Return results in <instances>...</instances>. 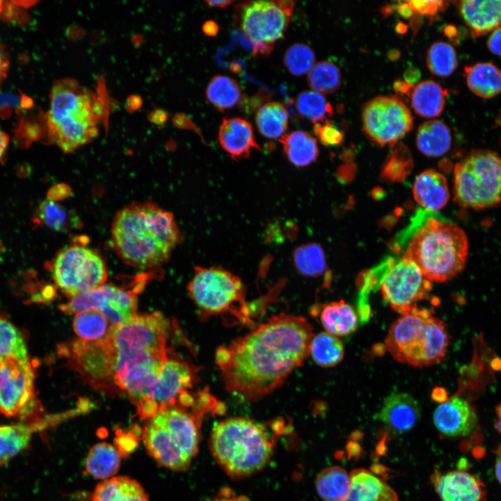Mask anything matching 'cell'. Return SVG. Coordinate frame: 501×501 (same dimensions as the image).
Instances as JSON below:
<instances>
[{
	"label": "cell",
	"mask_w": 501,
	"mask_h": 501,
	"mask_svg": "<svg viewBox=\"0 0 501 501\" xmlns=\"http://www.w3.org/2000/svg\"><path fill=\"white\" fill-rule=\"evenodd\" d=\"M34 380V369L29 360L0 359V413L30 425L39 421L42 410Z\"/></svg>",
	"instance_id": "4fadbf2b"
},
{
	"label": "cell",
	"mask_w": 501,
	"mask_h": 501,
	"mask_svg": "<svg viewBox=\"0 0 501 501\" xmlns=\"http://www.w3.org/2000/svg\"><path fill=\"white\" fill-rule=\"evenodd\" d=\"M363 132L374 143L394 146L413 127V117L404 102L381 95L367 102L362 111Z\"/></svg>",
	"instance_id": "5bb4252c"
},
{
	"label": "cell",
	"mask_w": 501,
	"mask_h": 501,
	"mask_svg": "<svg viewBox=\"0 0 501 501\" xmlns=\"http://www.w3.org/2000/svg\"><path fill=\"white\" fill-rule=\"evenodd\" d=\"M394 10L404 19H411L415 13L406 1L397 2L394 5Z\"/></svg>",
	"instance_id": "816d5d0a"
},
{
	"label": "cell",
	"mask_w": 501,
	"mask_h": 501,
	"mask_svg": "<svg viewBox=\"0 0 501 501\" xmlns=\"http://www.w3.org/2000/svg\"><path fill=\"white\" fill-rule=\"evenodd\" d=\"M350 484V475L337 466L326 468L316 480L317 493L325 501H340L347 494Z\"/></svg>",
	"instance_id": "74e56055"
},
{
	"label": "cell",
	"mask_w": 501,
	"mask_h": 501,
	"mask_svg": "<svg viewBox=\"0 0 501 501\" xmlns=\"http://www.w3.org/2000/svg\"><path fill=\"white\" fill-rule=\"evenodd\" d=\"M308 83L314 91L331 94L335 92L341 85V72L335 63L322 61L316 63L308 73Z\"/></svg>",
	"instance_id": "7bdbcfd3"
},
{
	"label": "cell",
	"mask_w": 501,
	"mask_h": 501,
	"mask_svg": "<svg viewBox=\"0 0 501 501\" xmlns=\"http://www.w3.org/2000/svg\"><path fill=\"white\" fill-rule=\"evenodd\" d=\"M106 101L73 79L57 81L47 113L48 139L61 150L72 152L95 138L99 124L107 117Z\"/></svg>",
	"instance_id": "5b68a950"
},
{
	"label": "cell",
	"mask_w": 501,
	"mask_h": 501,
	"mask_svg": "<svg viewBox=\"0 0 501 501\" xmlns=\"http://www.w3.org/2000/svg\"><path fill=\"white\" fill-rule=\"evenodd\" d=\"M9 67V61L6 51L0 44V84L6 78Z\"/></svg>",
	"instance_id": "f5cc1de1"
},
{
	"label": "cell",
	"mask_w": 501,
	"mask_h": 501,
	"mask_svg": "<svg viewBox=\"0 0 501 501\" xmlns=\"http://www.w3.org/2000/svg\"><path fill=\"white\" fill-rule=\"evenodd\" d=\"M468 254L464 231L437 214L415 232L402 258L413 262L429 281L445 282L463 269Z\"/></svg>",
	"instance_id": "8992f818"
},
{
	"label": "cell",
	"mask_w": 501,
	"mask_h": 501,
	"mask_svg": "<svg viewBox=\"0 0 501 501\" xmlns=\"http://www.w3.org/2000/svg\"><path fill=\"white\" fill-rule=\"evenodd\" d=\"M167 118V113L164 111H157L152 113L151 120L154 122L159 125L164 123Z\"/></svg>",
	"instance_id": "91938a15"
},
{
	"label": "cell",
	"mask_w": 501,
	"mask_h": 501,
	"mask_svg": "<svg viewBox=\"0 0 501 501\" xmlns=\"http://www.w3.org/2000/svg\"><path fill=\"white\" fill-rule=\"evenodd\" d=\"M33 429L23 422L0 424V467L28 447Z\"/></svg>",
	"instance_id": "e575fe53"
},
{
	"label": "cell",
	"mask_w": 501,
	"mask_h": 501,
	"mask_svg": "<svg viewBox=\"0 0 501 501\" xmlns=\"http://www.w3.org/2000/svg\"><path fill=\"white\" fill-rule=\"evenodd\" d=\"M434 484L442 501H486V489L474 475L454 470L434 476Z\"/></svg>",
	"instance_id": "d6986e66"
},
{
	"label": "cell",
	"mask_w": 501,
	"mask_h": 501,
	"mask_svg": "<svg viewBox=\"0 0 501 501\" xmlns=\"http://www.w3.org/2000/svg\"><path fill=\"white\" fill-rule=\"evenodd\" d=\"M204 33L208 36H214L219 30L218 25L213 20L205 22L202 27Z\"/></svg>",
	"instance_id": "11a10c76"
},
{
	"label": "cell",
	"mask_w": 501,
	"mask_h": 501,
	"mask_svg": "<svg viewBox=\"0 0 501 501\" xmlns=\"http://www.w3.org/2000/svg\"><path fill=\"white\" fill-rule=\"evenodd\" d=\"M433 312L418 307L401 315L391 325L385 344L396 360L415 367L442 361L449 346V335L445 323Z\"/></svg>",
	"instance_id": "ba28073f"
},
{
	"label": "cell",
	"mask_w": 501,
	"mask_h": 501,
	"mask_svg": "<svg viewBox=\"0 0 501 501\" xmlns=\"http://www.w3.org/2000/svg\"><path fill=\"white\" fill-rule=\"evenodd\" d=\"M318 311L322 326L330 334L345 336L356 329L358 317L356 311L344 300L324 304Z\"/></svg>",
	"instance_id": "484cf974"
},
{
	"label": "cell",
	"mask_w": 501,
	"mask_h": 501,
	"mask_svg": "<svg viewBox=\"0 0 501 501\" xmlns=\"http://www.w3.org/2000/svg\"><path fill=\"white\" fill-rule=\"evenodd\" d=\"M464 76L468 88L480 97L491 98L501 93V71L492 63L466 66Z\"/></svg>",
	"instance_id": "83f0119b"
},
{
	"label": "cell",
	"mask_w": 501,
	"mask_h": 501,
	"mask_svg": "<svg viewBox=\"0 0 501 501\" xmlns=\"http://www.w3.org/2000/svg\"><path fill=\"white\" fill-rule=\"evenodd\" d=\"M413 168V159L409 150L403 144H396L382 170L385 180L392 182L403 180Z\"/></svg>",
	"instance_id": "ee69618b"
},
{
	"label": "cell",
	"mask_w": 501,
	"mask_h": 501,
	"mask_svg": "<svg viewBox=\"0 0 501 501\" xmlns=\"http://www.w3.org/2000/svg\"><path fill=\"white\" fill-rule=\"evenodd\" d=\"M298 112L314 124L324 122L333 114L331 104L326 97L314 90L303 91L296 99Z\"/></svg>",
	"instance_id": "60d3db41"
},
{
	"label": "cell",
	"mask_w": 501,
	"mask_h": 501,
	"mask_svg": "<svg viewBox=\"0 0 501 501\" xmlns=\"http://www.w3.org/2000/svg\"><path fill=\"white\" fill-rule=\"evenodd\" d=\"M426 63L433 74L440 77H449L458 66L455 49L448 42H435L427 51Z\"/></svg>",
	"instance_id": "ab89813d"
},
{
	"label": "cell",
	"mask_w": 501,
	"mask_h": 501,
	"mask_svg": "<svg viewBox=\"0 0 501 501\" xmlns=\"http://www.w3.org/2000/svg\"><path fill=\"white\" fill-rule=\"evenodd\" d=\"M111 237L121 260L141 270L166 262L181 239L173 214L152 202H133L119 211Z\"/></svg>",
	"instance_id": "3957f363"
},
{
	"label": "cell",
	"mask_w": 501,
	"mask_h": 501,
	"mask_svg": "<svg viewBox=\"0 0 501 501\" xmlns=\"http://www.w3.org/2000/svg\"><path fill=\"white\" fill-rule=\"evenodd\" d=\"M34 221L57 232L69 231L78 228L79 224V219L74 212L50 198L40 202Z\"/></svg>",
	"instance_id": "d6a6232c"
},
{
	"label": "cell",
	"mask_w": 501,
	"mask_h": 501,
	"mask_svg": "<svg viewBox=\"0 0 501 501\" xmlns=\"http://www.w3.org/2000/svg\"><path fill=\"white\" fill-rule=\"evenodd\" d=\"M400 53L398 50H390L388 53V57L392 61L397 60L399 57Z\"/></svg>",
	"instance_id": "e7e4bbea"
},
{
	"label": "cell",
	"mask_w": 501,
	"mask_h": 501,
	"mask_svg": "<svg viewBox=\"0 0 501 501\" xmlns=\"http://www.w3.org/2000/svg\"><path fill=\"white\" fill-rule=\"evenodd\" d=\"M447 90L434 80L420 82L411 94L415 112L421 117L432 118L439 116L445 106Z\"/></svg>",
	"instance_id": "4316f807"
},
{
	"label": "cell",
	"mask_w": 501,
	"mask_h": 501,
	"mask_svg": "<svg viewBox=\"0 0 501 501\" xmlns=\"http://www.w3.org/2000/svg\"><path fill=\"white\" fill-rule=\"evenodd\" d=\"M313 132L319 141L325 146L340 145L344 140L342 132L328 120L315 123Z\"/></svg>",
	"instance_id": "bcb514c9"
},
{
	"label": "cell",
	"mask_w": 501,
	"mask_h": 501,
	"mask_svg": "<svg viewBox=\"0 0 501 501\" xmlns=\"http://www.w3.org/2000/svg\"><path fill=\"white\" fill-rule=\"evenodd\" d=\"M224 408L205 387L198 390L193 406L162 410L148 420L143 430L141 438L148 453L160 466L175 472L186 470L198 450L205 415L218 414Z\"/></svg>",
	"instance_id": "277c9868"
},
{
	"label": "cell",
	"mask_w": 501,
	"mask_h": 501,
	"mask_svg": "<svg viewBox=\"0 0 501 501\" xmlns=\"http://www.w3.org/2000/svg\"><path fill=\"white\" fill-rule=\"evenodd\" d=\"M293 261L298 272L307 277L320 276L326 269L324 250L316 243L298 246L294 251Z\"/></svg>",
	"instance_id": "f35d334b"
},
{
	"label": "cell",
	"mask_w": 501,
	"mask_h": 501,
	"mask_svg": "<svg viewBox=\"0 0 501 501\" xmlns=\"http://www.w3.org/2000/svg\"><path fill=\"white\" fill-rule=\"evenodd\" d=\"M190 298L205 316L228 318V323L254 328L252 304L241 279L221 267H196L188 285Z\"/></svg>",
	"instance_id": "9c48e42d"
},
{
	"label": "cell",
	"mask_w": 501,
	"mask_h": 501,
	"mask_svg": "<svg viewBox=\"0 0 501 501\" xmlns=\"http://www.w3.org/2000/svg\"><path fill=\"white\" fill-rule=\"evenodd\" d=\"M143 286L141 285L130 290L112 284H104L72 298L60 308L67 313L96 310L102 313L114 326H118L138 316L135 291L142 289Z\"/></svg>",
	"instance_id": "9a60e30c"
},
{
	"label": "cell",
	"mask_w": 501,
	"mask_h": 501,
	"mask_svg": "<svg viewBox=\"0 0 501 501\" xmlns=\"http://www.w3.org/2000/svg\"><path fill=\"white\" fill-rule=\"evenodd\" d=\"M213 501H246L245 498L242 500L241 497L237 498L234 495H231L230 491H223L221 494L218 495Z\"/></svg>",
	"instance_id": "6f0895ef"
},
{
	"label": "cell",
	"mask_w": 501,
	"mask_h": 501,
	"mask_svg": "<svg viewBox=\"0 0 501 501\" xmlns=\"http://www.w3.org/2000/svg\"><path fill=\"white\" fill-rule=\"evenodd\" d=\"M457 8L473 38L501 26V0L460 1Z\"/></svg>",
	"instance_id": "44dd1931"
},
{
	"label": "cell",
	"mask_w": 501,
	"mask_h": 501,
	"mask_svg": "<svg viewBox=\"0 0 501 501\" xmlns=\"http://www.w3.org/2000/svg\"><path fill=\"white\" fill-rule=\"evenodd\" d=\"M407 31V26L404 23H399L396 26V31L399 33H404Z\"/></svg>",
	"instance_id": "03108f58"
},
{
	"label": "cell",
	"mask_w": 501,
	"mask_h": 501,
	"mask_svg": "<svg viewBox=\"0 0 501 501\" xmlns=\"http://www.w3.org/2000/svg\"><path fill=\"white\" fill-rule=\"evenodd\" d=\"M448 189L446 178L436 170L428 169L415 179L413 193L416 202L424 209L436 212L447 202Z\"/></svg>",
	"instance_id": "603a6c76"
},
{
	"label": "cell",
	"mask_w": 501,
	"mask_h": 501,
	"mask_svg": "<svg viewBox=\"0 0 501 501\" xmlns=\"http://www.w3.org/2000/svg\"><path fill=\"white\" fill-rule=\"evenodd\" d=\"M394 90L399 94L411 96L414 85H412L403 79H397L392 85Z\"/></svg>",
	"instance_id": "f907efd6"
},
{
	"label": "cell",
	"mask_w": 501,
	"mask_h": 501,
	"mask_svg": "<svg viewBox=\"0 0 501 501\" xmlns=\"http://www.w3.org/2000/svg\"><path fill=\"white\" fill-rule=\"evenodd\" d=\"M347 494L340 501H397V495L388 484L365 469H356L350 475Z\"/></svg>",
	"instance_id": "cb8c5ba5"
},
{
	"label": "cell",
	"mask_w": 501,
	"mask_h": 501,
	"mask_svg": "<svg viewBox=\"0 0 501 501\" xmlns=\"http://www.w3.org/2000/svg\"><path fill=\"white\" fill-rule=\"evenodd\" d=\"M383 300L401 315L418 308L428 299L431 285L411 261L402 258L387 273L381 285Z\"/></svg>",
	"instance_id": "2e32d148"
},
{
	"label": "cell",
	"mask_w": 501,
	"mask_h": 501,
	"mask_svg": "<svg viewBox=\"0 0 501 501\" xmlns=\"http://www.w3.org/2000/svg\"><path fill=\"white\" fill-rule=\"evenodd\" d=\"M489 51L498 56H501V26L492 31L487 40Z\"/></svg>",
	"instance_id": "681fc988"
},
{
	"label": "cell",
	"mask_w": 501,
	"mask_h": 501,
	"mask_svg": "<svg viewBox=\"0 0 501 501\" xmlns=\"http://www.w3.org/2000/svg\"><path fill=\"white\" fill-rule=\"evenodd\" d=\"M451 144V132L442 121L429 120L419 127L416 145L424 155L432 157L443 156L449 151Z\"/></svg>",
	"instance_id": "f1b7e54d"
},
{
	"label": "cell",
	"mask_w": 501,
	"mask_h": 501,
	"mask_svg": "<svg viewBox=\"0 0 501 501\" xmlns=\"http://www.w3.org/2000/svg\"><path fill=\"white\" fill-rule=\"evenodd\" d=\"M9 142V137L0 128V161H2L5 156Z\"/></svg>",
	"instance_id": "9f6ffc18"
},
{
	"label": "cell",
	"mask_w": 501,
	"mask_h": 501,
	"mask_svg": "<svg viewBox=\"0 0 501 501\" xmlns=\"http://www.w3.org/2000/svg\"><path fill=\"white\" fill-rule=\"evenodd\" d=\"M433 418L436 429L450 437L468 436L478 423L475 407L467 399L456 396L443 401L435 409Z\"/></svg>",
	"instance_id": "ac0fdd59"
},
{
	"label": "cell",
	"mask_w": 501,
	"mask_h": 501,
	"mask_svg": "<svg viewBox=\"0 0 501 501\" xmlns=\"http://www.w3.org/2000/svg\"><path fill=\"white\" fill-rule=\"evenodd\" d=\"M205 3L213 7L224 8L233 3V1H206Z\"/></svg>",
	"instance_id": "94428289"
},
{
	"label": "cell",
	"mask_w": 501,
	"mask_h": 501,
	"mask_svg": "<svg viewBox=\"0 0 501 501\" xmlns=\"http://www.w3.org/2000/svg\"><path fill=\"white\" fill-rule=\"evenodd\" d=\"M167 320L159 312L138 315L98 342H84L79 373L95 386L126 393L141 419L152 417V397L168 359Z\"/></svg>",
	"instance_id": "6da1fadb"
},
{
	"label": "cell",
	"mask_w": 501,
	"mask_h": 501,
	"mask_svg": "<svg viewBox=\"0 0 501 501\" xmlns=\"http://www.w3.org/2000/svg\"><path fill=\"white\" fill-rule=\"evenodd\" d=\"M288 113L279 102H269L256 112L255 124L257 129L268 138H281L288 127Z\"/></svg>",
	"instance_id": "836d02e7"
},
{
	"label": "cell",
	"mask_w": 501,
	"mask_h": 501,
	"mask_svg": "<svg viewBox=\"0 0 501 501\" xmlns=\"http://www.w3.org/2000/svg\"><path fill=\"white\" fill-rule=\"evenodd\" d=\"M198 368L183 360L172 358L166 361L156 383L152 397V417L174 406L183 394L190 392L198 380Z\"/></svg>",
	"instance_id": "e0dca14e"
},
{
	"label": "cell",
	"mask_w": 501,
	"mask_h": 501,
	"mask_svg": "<svg viewBox=\"0 0 501 501\" xmlns=\"http://www.w3.org/2000/svg\"><path fill=\"white\" fill-rule=\"evenodd\" d=\"M421 76L420 71L415 67H408L404 73V81L413 85L416 84Z\"/></svg>",
	"instance_id": "db71d44e"
},
{
	"label": "cell",
	"mask_w": 501,
	"mask_h": 501,
	"mask_svg": "<svg viewBox=\"0 0 501 501\" xmlns=\"http://www.w3.org/2000/svg\"><path fill=\"white\" fill-rule=\"evenodd\" d=\"M294 8L293 1L260 0L236 7L235 22L253 45V55L267 56L284 38Z\"/></svg>",
	"instance_id": "8fae6325"
},
{
	"label": "cell",
	"mask_w": 501,
	"mask_h": 501,
	"mask_svg": "<svg viewBox=\"0 0 501 501\" xmlns=\"http://www.w3.org/2000/svg\"><path fill=\"white\" fill-rule=\"evenodd\" d=\"M310 354L319 366L331 367L342 360L344 348L337 336L325 331L314 335L310 344Z\"/></svg>",
	"instance_id": "8d00e7d4"
},
{
	"label": "cell",
	"mask_w": 501,
	"mask_h": 501,
	"mask_svg": "<svg viewBox=\"0 0 501 501\" xmlns=\"http://www.w3.org/2000/svg\"><path fill=\"white\" fill-rule=\"evenodd\" d=\"M284 65L295 76L310 72L315 65V54L305 44L296 43L290 46L284 55Z\"/></svg>",
	"instance_id": "f6af8a7d"
},
{
	"label": "cell",
	"mask_w": 501,
	"mask_h": 501,
	"mask_svg": "<svg viewBox=\"0 0 501 501\" xmlns=\"http://www.w3.org/2000/svg\"><path fill=\"white\" fill-rule=\"evenodd\" d=\"M56 286L73 298L105 284L107 270L102 256L83 244H71L59 251L51 265Z\"/></svg>",
	"instance_id": "7c38bea8"
},
{
	"label": "cell",
	"mask_w": 501,
	"mask_h": 501,
	"mask_svg": "<svg viewBox=\"0 0 501 501\" xmlns=\"http://www.w3.org/2000/svg\"><path fill=\"white\" fill-rule=\"evenodd\" d=\"M497 458L495 460V473L498 481L501 484V446L496 450Z\"/></svg>",
	"instance_id": "680465c9"
},
{
	"label": "cell",
	"mask_w": 501,
	"mask_h": 501,
	"mask_svg": "<svg viewBox=\"0 0 501 501\" xmlns=\"http://www.w3.org/2000/svg\"><path fill=\"white\" fill-rule=\"evenodd\" d=\"M137 439L132 433L121 434L116 439V448L121 456L127 455L133 452L137 446Z\"/></svg>",
	"instance_id": "c3c4849f"
},
{
	"label": "cell",
	"mask_w": 501,
	"mask_h": 501,
	"mask_svg": "<svg viewBox=\"0 0 501 501\" xmlns=\"http://www.w3.org/2000/svg\"><path fill=\"white\" fill-rule=\"evenodd\" d=\"M456 202L467 208L482 209L501 200V157L489 150H472L457 163L454 171Z\"/></svg>",
	"instance_id": "30bf717a"
},
{
	"label": "cell",
	"mask_w": 501,
	"mask_h": 501,
	"mask_svg": "<svg viewBox=\"0 0 501 501\" xmlns=\"http://www.w3.org/2000/svg\"><path fill=\"white\" fill-rule=\"evenodd\" d=\"M495 411L498 417L495 428L501 434V402L497 406Z\"/></svg>",
	"instance_id": "be15d7a7"
},
{
	"label": "cell",
	"mask_w": 501,
	"mask_h": 501,
	"mask_svg": "<svg viewBox=\"0 0 501 501\" xmlns=\"http://www.w3.org/2000/svg\"><path fill=\"white\" fill-rule=\"evenodd\" d=\"M414 13L420 15L435 16L448 6L446 1H406Z\"/></svg>",
	"instance_id": "7dc6e473"
},
{
	"label": "cell",
	"mask_w": 501,
	"mask_h": 501,
	"mask_svg": "<svg viewBox=\"0 0 501 501\" xmlns=\"http://www.w3.org/2000/svg\"><path fill=\"white\" fill-rule=\"evenodd\" d=\"M421 416L418 401L406 392H392L383 402L378 418L395 433H404L417 424Z\"/></svg>",
	"instance_id": "ffe728a7"
},
{
	"label": "cell",
	"mask_w": 501,
	"mask_h": 501,
	"mask_svg": "<svg viewBox=\"0 0 501 501\" xmlns=\"http://www.w3.org/2000/svg\"><path fill=\"white\" fill-rule=\"evenodd\" d=\"M3 1H0V14L3 10Z\"/></svg>",
	"instance_id": "003e7915"
},
{
	"label": "cell",
	"mask_w": 501,
	"mask_h": 501,
	"mask_svg": "<svg viewBox=\"0 0 501 501\" xmlns=\"http://www.w3.org/2000/svg\"><path fill=\"white\" fill-rule=\"evenodd\" d=\"M92 501H149L142 486L125 476L113 477L100 482L92 495Z\"/></svg>",
	"instance_id": "d4e9b609"
},
{
	"label": "cell",
	"mask_w": 501,
	"mask_h": 501,
	"mask_svg": "<svg viewBox=\"0 0 501 501\" xmlns=\"http://www.w3.org/2000/svg\"><path fill=\"white\" fill-rule=\"evenodd\" d=\"M120 458L116 447L107 443H97L90 448L86 456V471L96 479H109L118 472Z\"/></svg>",
	"instance_id": "4dcf8cb0"
},
{
	"label": "cell",
	"mask_w": 501,
	"mask_h": 501,
	"mask_svg": "<svg viewBox=\"0 0 501 501\" xmlns=\"http://www.w3.org/2000/svg\"><path fill=\"white\" fill-rule=\"evenodd\" d=\"M218 141L222 148L234 160L248 157L252 149L261 150L255 141L251 125L244 118H225L219 127Z\"/></svg>",
	"instance_id": "7402d4cb"
},
{
	"label": "cell",
	"mask_w": 501,
	"mask_h": 501,
	"mask_svg": "<svg viewBox=\"0 0 501 501\" xmlns=\"http://www.w3.org/2000/svg\"><path fill=\"white\" fill-rule=\"evenodd\" d=\"M314 335L305 317L283 312L218 347L215 363L226 390L247 401L268 395L309 356Z\"/></svg>",
	"instance_id": "7a4b0ae2"
},
{
	"label": "cell",
	"mask_w": 501,
	"mask_h": 501,
	"mask_svg": "<svg viewBox=\"0 0 501 501\" xmlns=\"http://www.w3.org/2000/svg\"><path fill=\"white\" fill-rule=\"evenodd\" d=\"M206 97L218 111L234 106L241 100V90L237 81L225 75H215L206 88Z\"/></svg>",
	"instance_id": "d590c367"
},
{
	"label": "cell",
	"mask_w": 501,
	"mask_h": 501,
	"mask_svg": "<svg viewBox=\"0 0 501 501\" xmlns=\"http://www.w3.org/2000/svg\"><path fill=\"white\" fill-rule=\"evenodd\" d=\"M210 447L213 456L226 473L233 477H244L266 466L272 456L274 443L263 424L237 417L214 425Z\"/></svg>",
	"instance_id": "52a82bcc"
},
{
	"label": "cell",
	"mask_w": 501,
	"mask_h": 501,
	"mask_svg": "<svg viewBox=\"0 0 501 501\" xmlns=\"http://www.w3.org/2000/svg\"><path fill=\"white\" fill-rule=\"evenodd\" d=\"M445 34L449 38L452 40H455V38L457 35L456 28L452 25L447 26L445 29Z\"/></svg>",
	"instance_id": "6125c7cd"
},
{
	"label": "cell",
	"mask_w": 501,
	"mask_h": 501,
	"mask_svg": "<svg viewBox=\"0 0 501 501\" xmlns=\"http://www.w3.org/2000/svg\"><path fill=\"white\" fill-rule=\"evenodd\" d=\"M114 326L101 312L84 310L75 313L73 329L79 340L84 342H98L107 337Z\"/></svg>",
	"instance_id": "1f68e13d"
},
{
	"label": "cell",
	"mask_w": 501,
	"mask_h": 501,
	"mask_svg": "<svg viewBox=\"0 0 501 501\" xmlns=\"http://www.w3.org/2000/svg\"><path fill=\"white\" fill-rule=\"evenodd\" d=\"M3 358L29 360L22 333L0 313V359Z\"/></svg>",
	"instance_id": "b9f144b4"
},
{
	"label": "cell",
	"mask_w": 501,
	"mask_h": 501,
	"mask_svg": "<svg viewBox=\"0 0 501 501\" xmlns=\"http://www.w3.org/2000/svg\"><path fill=\"white\" fill-rule=\"evenodd\" d=\"M279 141L289 161L297 167H305L311 164L319 156L317 142L307 132H292L283 135L279 138Z\"/></svg>",
	"instance_id": "f546056e"
}]
</instances>
